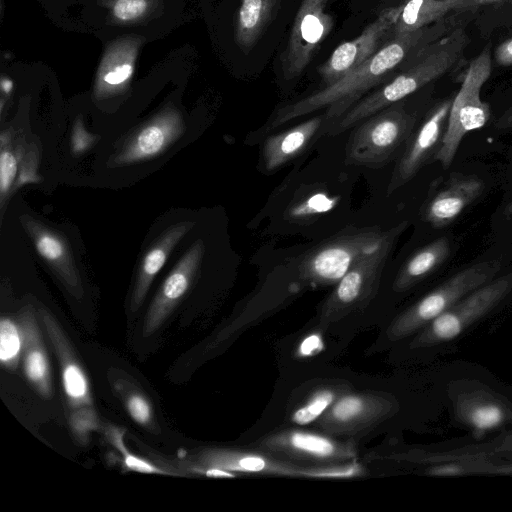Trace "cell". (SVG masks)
Masks as SVG:
<instances>
[{"instance_id": "6da1fadb", "label": "cell", "mask_w": 512, "mask_h": 512, "mask_svg": "<svg viewBox=\"0 0 512 512\" xmlns=\"http://www.w3.org/2000/svg\"><path fill=\"white\" fill-rule=\"evenodd\" d=\"M449 17L419 30L399 35L386 42L368 60L336 82L280 108L271 122L278 127L297 117L327 107L326 117L343 116L370 88L379 84L396 67L406 65L423 47L451 31Z\"/></svg>"}, {"instance_id": "7a4b0ae2", "label": "cell", "mask_w": 512, "mask_h": 512, "mask_svg": "<svg viewBox=\"0 0 512 512\" xmlns=\"http://www.w3.org/2000/svg\"><path fill=\"white\" fill-rule=\"evenodd\" d=\"M470 42L466 27L459 25L427 44L392 81L356 102L342 116L339 130L354 126L455 70L464 61Z\"/></svg>"}, {"instance_id": "3957f363", "label": "cell", "mask_w": 512, "mask_h": 512, "mask_svg": "<svg viewBox=\"0 0 512 512\" xmlns=\"http://www.w3.org/2000/svg\"><path fill=\"white\" fill-rule=\"evenodd\" d=\"M491 71L492 44L488 42L468 63L461 87L453 98L442 143L435 156L445 168L453 162L464 136L482 128L490 118V107L481 99V89Z\"/></svg>"}, {"instance_id": "277c9868", "label": "cell", "mask_w": 512, "mask_h": 512, "mask_svg": "<svg viewBox=\"0 0 512 512\" xmlns=\"http://www.w3.org/2000/svg\"><path fill=\"white\" fill-rule=\"evenodd\" d=\"M407 222L390 229L381 243L356 260L324 301L319 322L328 326L347 315L364 309L376 295L381 275L396 241Z\"/></svg>"}, {"instance_id": "5b68a950", "label": "cell", "mask_w": 512, "mask_h": 512, "mask_svg": "<svg viewBox=\"0 0 512 512\" xmlns=\"http://www.w3.org/2000/svg\"><path fill=\"white\" fill-rule=\"evenodd\" d=\"M401 101L368 117L357 128L346 148L349 163L370 167L382 165L409 141L417 117Z\"/></svg>"}, {"instance_id": "8992f818", "label": "cell", "mask_w": 512, "mask_h": 512, "mask_svg": "<svg viewBox=\"0 0 512 512\" xmlns=\"http://www.w3.org/2000/svg\"><path fill=\"white\" fill-rule=\"evenodd\" d=\"M498 271V262L484 261L457 272L399 315L387 330L388 339L400 340L424 328L460 299L491 281Z\"/></svg>"}, {"instance_id": "52a82bcc", "label": "cell", "mask_w": 512, "mask_h": 512, "mask_svg": "<svg viewBox=\"0 0 512 512\" xmlns=\"http://www.w3.org/2000/svg\"><path fill=\"white\" fill-rule=\"evenodd\" d=\"M511 291V273L492 279L426 325L411 342V347H430L458 338L472 323L502 302Z\"/></svg>"}, {"instance_id": "ba28073f", "label": "cell", "mask_w": 512, "mask_h": 512, "mask_svg": "<svg viewBox=\"0 0 512 512\" xmlns=\"http://www.w3.org/2000/svg\"><path fill=\"white\" fill-rule=\"evenodd\" d=\"M387 233L379 229L359 230L317 246L302 258L299 278L314 286L337 284L353 263L378 246Z\"/></svg>"}, {"instance_id": "9c48e42d", "label": "cell", "mask_w": 512, "mask_h": 512, "mask_svg": "<svg viewBox=\"0 0 512 512\" xmlns=\"http://www.w3.org/2000/svg\"><path fill=\"white\" fill-rule=\"evenodd\" d=\"M254 446L276 458L305 466L338 464L355 460L352 442H341L327 435L300 429H287L265 436Z\"/></svg>"}, {"instance_id": "30bf717a", "label": "cell", "mask_w": 512, "mask_h": 512, "mask_svg": "<svg viewBox=\"0 0 512 512\" xmlns=\"http://www.w3.org/2000/svg\"><path fill=\"white\" fill-rule=\"evenodd\" d=\"M328 1L302 0L281 57L286 77L293 78L303 72L320 43L330 32L333 20L326 12Z\"/></svg>"}, {"instance_id": "8fae6325", "label": "cell", "mask_w": 512, "mask_h": 512, "mask_svg": "<svg viewBox=\"0 0 512 512\" xmlns=\"http://www.w3.org/2000/svg\"><path fill=\"white\" fill-rule=\"evenodd\" d=\"M393 409L394 404L384 396L343 392L315 423L327 434L351 435L378 424Z\"/></svg>"}, {"instance_id": "7c38bea8", "label": "cell", "mask_w": 512, "mask_h": 512, "mask_svg": "<svg viewBox=\"0 0 512 512\" xmlns=\"http://www.w3.org/2000/svg\"><path fill=\"white\" fill-rule=\"evenodd\" d=\"M453 98L449 96L438 102L427 114L416 133L412 134L394 170L388 186L389 192L410 181L432 157L435 159L446 130Z\"/></svg>"}, {"instance_id": "4fadbf2b", "label": "cell", "mask_w": 512, "mask_h": 512, "mask_svg": "<svg viewBox=\"0 0 512 512\" xmlns=\"http://www.w3.org/2000/svg\"><path fill=\"white\" fill-rule=\"evenodd\" d=\"M402 5L384 9L356 38L340 44L319 68L326 86L330 85L351 70L368 60L378 50L383 37L398 19Z\"/></svg>"}, {"instance_id": "5bb4252c", "label": "cell", "mask_w": 512, "mask_h": 512, "mask_svg": "<svg viewBox=\"0 0 512 512\" xmlns=\"http://www.w3.org/2000/svg\"><path fill=\"white\" fill-rule=\"evenodd\" d=\"M185 130V123L177 111H164L132 133L111 157L109 166H126L155 158L176 142Z\"/></svg>"}, {"instance_id": "9a60e30c", "label": "cell", "mask_w": 512, "mask_h": 512, "mask_svg": "<svg viewBox=\"0 0 512 512\" xmlns=\"http://www.w3.org/2000/svg\"><path fill=\"white\" fill-rule=\"evenodd\" d=\"M204 251L203 240L197 239L165 278L147 311L143 326L145 336L154 333L165 322L188 292L198 273Z\"/></svg>"}, {"instance_id": "2e32d148", "label": "cell", "mask_w": 512, "mask_h": 512, "mask_svg": "<svg viewBox=\"0 0 512 512\" xmlns=\"http://www.w3.org/2000/svg\"><path fill=\"white\" fill-rule=\"evenodd\" d=\"M20 224L32 240L39 256L48 264L75 297L83 294L82 282L73 251L66 237L28 214L19 217Z\"/></svg>"}, {"instance_id": "e0dca14e", "label": "cell", "mask_w": 512, "mask_h": 512, "mask_svg": "<svg viewBox=\"0 0 512 512\" xmlns=\"http://www.w3.org/2000/svg\"><path fill=\"white\" fill-rule=\"evenodd\" d=\"M193 459V465L219 468L237 475L301 477L303 467L262 451L251 452L227 448H206L195 455Z\"/></svg>"}, {"instance_id": "ac0fdd59", "label": "cell", "mask_w": 512, "mask_h": 512, "mask_svg": "<svg viewBox=\"0 0 512 512\" xmlns=\"http://www.w3.org/2000/svg\"><path fill=\"white\" fill-rule=\"evenodd\" d=\"M40 315L58 357L63 389L70 408L75 412L92 409L93 400L89 381L70 341L57 320L48 311L41 310Z\"/></svg>"}, {"instance_id": "d6986e66", "label": "cell", "mask_w": 512, "mask_h": 512, "mask_svg": "<svg viewBox=\"0 0 512 512\" xmlns=\"http://www.w3.org/2000/svg\"><path fill=\"white\" fill-rule=\"evenodd\" d=\"M23 334L24 373L32 387L43 397L52 395L49 358L32 308L25 307L19 316Z\"/></svg>"}, {"instance_id": "ffe728a7", "label": "cell", "mask_w": 512, "mask_h": 512, "mask_svg": "<svg viewBox=\"0 0 512 512\" xmlns=\"http://www.w3.org/2000/svg\"><path fill=\"white\" fill-rule=\"evenodd\" d=\"M484 191L481 179L460 176L452 179L427 204L424 218L431 226L442 228L452 223Z\"/></svg>"}, {"instance_id": "44dd1931", "label": "cell", "mask_w": 512, "mask_h": 512, "mask_svg": "<svg viewBox=\"0 0 512 512\" xmlns=\"http://www.w3.org/2000/svg\"><path fill=\"white\" fill-rule=\"evenodd\" d=\"M195 222L181 221L169 226L150 246L140 263L132 293L131 308L139 309L155 277L166 263L180 240L194 227Z\"/></svg>"}, {"instance_id": "7402d4cb", "label": "cell", "mask_w": 512, "mask_h": 512, "mask_svg": "<svg viewBox=\"0 0 512 512\" xmlns=\"http://www.w3.org/2000/svg\"><path fill=\"white\" fill-rule=\"evenodd\" d=\"M456 26L473 24L483 39L512 26V0H464L449 14Z\"/></svg>"}, {"instance_id": "603a6c76", "label": "cell", "mask_w": 512, "mask_h": 512, "mask_svg": "<svg viewBox=\"0 0 512 512\" xmlns=\"http://www.w3.org/2000/svg\"><path fill=\"white\" fill-rule=\"evenodd\" d=\"M321 124V117H313L286 131L268 137L263 147L266 168L274 170L301 154Z\"/></svg>"}, {"instance_id": "cb8c5ba5", "label": "cell", "mask_w": 512, "mask_h": 512, "mask_svg": "<svg viewBox=\"0 0 512 512\" xmlns=\"http://www.w3.org/2000/svg\"><path fill=\"white\" fill-rule=\"evenodd\" d=\"M450 243L438 238L414 253L402 266L394 281L396 291H404L435 271L449 257Z\"/></svg>"}, {"instance_id": "d4e9b609", "label": "cell", "mask_w": 512, "mask_h": 512, "mask_svg": "<svg viewBox=\"0 0 512 512\" xmlns=\"http://www.w3.org/2000/svg\"><path fill=\"white\" fill-rule=\"evenodd\" d=\"M280 0H242L236 22V41L249 51L270 24Z\"/></svg>"}, {"instance_id": "484cf974", "label": "cell", "mask_w": 512, "mask_h": 512, "mask_svg": "<svg viewBox=\"0 0 512 512\" xmlns=\"http://www.w3.org/2000/svg\"><path fill=\"white\" fill-rule=\"evenodd\" d=\"M393 27V35L413 32L449 16L456 4L441 0H407Z\"/></svg>"}, {"instance_id": "4316f807", "label": "cell", "mask_w": 512, "mask_h": 512, "mask_svg": "<svg viewBox=\"0 0 512 512\" xmlns=\"http://www.w3.org/2000/svg\"><path fill=\"white\" fill-rule=\"evenodd\" d=\"M12 132L4 130L0 135V208L4 213V206L11 194L12 187L16 180L19 162L26 150L27 145L18 142L16 146L12 143Z\"/></svg>"}, {"instance_id": "83f0119b", "label": "cell", "mask_w": 512, "mask_h": 512, "mask_svg": "<svg viewBox=\"0 0 512 512\" xmlns=\"http://www.w3.org/2000/svg\"><path fill=\"white\" fill-rule=\"evenodd\" d=\"M343 393L336 387H322L292 412L290 419L296 425L306 426L315 423Z\"/></svg>"}, {"instance_id": "f1b7e54d", "label": "cell", "mask_w": 512, "mask_h": 512, "mask_svg": "<svg viewBox=\"0 0 512 512\" xmlns=\"http://www.w3.org/2000/svg\"><path fill=\"white\" fill-rule=\"evenodd\" d=\"M23 351V334L19 321L9 317L0 320V361L10 370L18 367Z\"/></svg>"}, {"instance_id": "f546056e", "label": "cell", "mask_w": 512, "mask_h": 512, "mask_svg": "<svg viewBox=\"0 0 512 512\" xmlns=\"http://www.w3.org/2000/svg\"><path fill=\"white\" fill-rule=\"evenodd\" d=\"M468 423L477 431L485 432L498 428L506 419L503 407L493 401L473 404L467 411Z\"/></svg>"}, {"instance_id": "4dcf8cb0", "label": "cell", "mask_w": 512, "mask_h": 512, "mask_svg": "<svg viewBox=\"0 0 512 512\" xmlns=\"http://www.w3.org/2000/svg\"><path fill=\"white\" fill-rule=\"evenodd\" d=\"M364 467L355 460L321 466H303L302 478L313 479H350L364 475Z\"/></svg>"}, {"instance_id": "1f68e13d", "label": "cell", "mask_w": 512, "mask_h": 512, "mask_svg": "<svg viewBox=\"0 0 512 512\" xmlns=\"http://www.w3.org/2000/svg\"><path fill=\"white\" fill-rule=\"evenodd\" d=\"M40 159L38 143L36 141L29 143L19 162L18 174L10 196L24 185L40 183L42 181V177L38 173Z\"/></svg>"}, {"instance_id": "d6a6232c", "label": "cell", "mask_w": 512, "mask_h": 512, "mask_svg": "<svg viewBox=\"0 0 512 512\" xmlns=\"http://www.w3.org/2000/svg\"><path fill=\"white\" fill-rule=\"evenodd\" d=\"M107 436L112 445L123 454L124 464L129 470L140 473L176 475L173 471L162 469L159 466L130 453L124 445L123 432L120 429L109 427L107 430Z\"/></svg>"}, {"instance_id": "836d02e7", "label": "cell", "mask_w": 512, "mask_h": 512, "mask_svg": "<svg viewBox=\"0 0 512 512\" xmlns=\"http://www.w3.org/2000/svg\"><path fill=\"white\" fill-rule=\"evenodd\" d=\"M124 403L130 417L139 425L149 427L153 423V409L148 398L138 390L124 394Z\"/></svg>"}, {"instance_id": "e575fe53", "label": "cell", "mask_w": 512, "mask_h": 512, "mask_svg": "<svg viewBox=\"0 0 512 512\" xmlns=\"http://www.w3.org/2000/svg\"><path fill=\"white\" fill-rule=\"evenodd\" d=\"M100 138V136L88 132L78 117L74 122L70 135V151L73 156H80L88 151Z\"/></svg>"}, {"instance_id": "d590c367", "label": "cell", "mask_w": 512, "mask_h": 512, "mask_svg": "<svg viewBox=\"0 0 512 512\" xmlns=\"http://www.w3.org/2000/svg\"><path fill=\"white\" fill-rule=\"evenodd\" d=\"M146 7L145 0H118L113 11L118 19L127 21L141 16Z\"/></svg>"}, {"instance_id": "8d00e7d4", "label": "cell", "mask_w": 512, "mask_h": 512, "mask_svg": "<svg viewBox=\"0 0 512 512\" xmlns=\"http://www.w3.org/2000/svg\"><path fill=\"white\" fill-rule=\"evenodd\" d=\"M133 72V66L130 63H124L115 68H111L103 76V82L108 87H118L125 83Z\"/></svg>"}, {"instance_id": "74e56055", "label": "cell", "mask_w": 512, "mask_h": 512, "mask_svg": "<svg viewBox=\"0 0 512 512\" xmlns=\"http://www.w3.org/2000/svg\"><path fill=\"white\" fill-rule=\"evenodd\" d=\"M333 200L326 197V195H316L309 200H307L302 206L299 208V214H311L317 213L318 211H326L331 209L333 205Z\"/></svg>"}, {"instance_id": "f35d334b", "label": "cell", "mask_w": 512, "mask_h": 512, "mask_svg": "<svg viewBox=\"0 0 512 512\" xmlns=\"http://www.w3.org/2000/svg\"><path fill=\"white\" fill-rule=\"evenodd\" d=\"M494 59L502 67L512 66V38L499 43L494 49Z\"/></svg>"}, {"instance_id": "ab89813d", "label": "cell", "mask_w": 512, "mask_h": 512, "mask_svg": "<svg viewBox=\"0 0 512 512\" xmlns=\"http://www.w3.org/2000/svg\"><path fill=\"white\" fill-rule=\"evenodd\" d=\"M461 472V468L457 465L448 464V465H440L431 469L430 474L440 475V476H450L456 475Z\"/></svg>"}, {"instance_id": "60d3db41", "label": "cell", "mask_w": 512, "mask_h": 512, "mask_svg": "<svg viewBox=\"0 0 512 512\" xmlns=\"http://www.w3.org/2000/svg\"><path fill=\"white\" fill-rule=\"evenodd\" d=\"M496 127L499 129L512 128V105L498 119Z\"/></svg>"}, {"instance_id": "b9f144b4", "label": "cell", "mask_w": 512, "mask_h": 512, "mask_svg": "<svg viewBox=\"0 0 512 512\" xmlns=\"http://www.w3.org/2000/svg\"><path fill=\"white\" fill-rule=\"evenodd\" d=\"M1 87L6 94L10 93L13 87L12 81H10L9 79H3L1 81Z\"/></svg>"}, {"instance_id": "7bdbcfd3", "label": "cell", "mask_w": 512, "mask_h": 512, "mask_svg": "<svg viewBox=\"0 0 512 512\" xmlns=\"http://www.w3.org/2000/svg\"><path fill=\"white\" fill-rule=\"evenodd\" d=\"M505 213L507 215H512V201L507 205V207L505 209Z\"/></svg>"}, {"instance_id": "ee69618b", "label": "cell", "mask_w": 512, "mask_h": 512, "mask_svg": "<svg viewBox=\"0 0 512 512\" xmlns=\"http://www.w3.org/2000/svg\"><path fill=\"white\" fill-rule=\"evenodd\" d=\"M441 1H446V2H451V3H455L456 5L459 4L460 2L464 1V0H441Z\"/></svg>"}]
</instances>
